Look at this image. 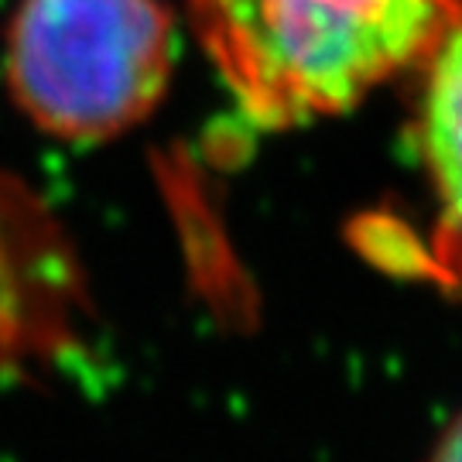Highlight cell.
Masks as SVG:
<instances>
[{"mask_svg":"<svg viewBox=\"0 0 462 462\" xmlns=\"http://www.w3.org/2000/svg\"><path fill=\"white\" fill-rule=\"evenodd\" d=\"M202 49L247 116L295 127L349 110L429 55L462 0H189Z\"/></svg>","mask_w":462,"mask_h":462,"instance_id":"1","label":"cell"},{"mask_svg":"<svg viewBox=\"0 0 462 462\" xmlns=\"http://www.w3.org/2000/svg\"><path fill=\"white\" fill-rule=\"evenodd\" d=\"M175 24L162 0H21L7 34V83L42 131L103 141L162 103Z\"/></svg>","mask_w":462,"mask_h":462,"instance_id":"2","label":"cell"},{"mask_svg":"<svg viewBox=\"0 0 462 462\" xmlns=\"http://www.w3.org/2000/svg\"><path fill=\"white\" fill-rule=\"evenodd\" d=\"M89 288L49 202L0 175V380L24 377L83 343Z\"/></svg>","mask_w":462,"mask_h":462,"instance_id":"3","label":"cell"},{"mask_svg":"<svg viewBox=\"0 0 462 462\" xmlns=\"http://www.w3.org/2000/svg\"><path fill=\"white\" fill-rule=\"evenodd\" d=\"M421 154L435 192L429 240H411V267L462 291V14L429 51Z\"/></svg>","mask_w":462,"mask_h":462,"instance_id":"4","label":"cell"},{"mask_svg":"<svg viewBox=\"0 0 462 462\" xmlns=\"http://www.w3.org/2000/svg\"><path fill=\"white\" fill-rule=\"evenodd\" d=\"M431 462H462V414L456 418V425L442 435V442L435 448V459Z\"/></svg>","mask_w":462,"mask_h":462,"instance_id":"5","label":"cell"}]
</instances>
